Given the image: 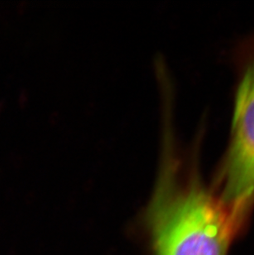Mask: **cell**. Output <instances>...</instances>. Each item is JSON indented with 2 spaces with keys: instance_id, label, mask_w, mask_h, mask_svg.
I'll return each instance as SVG.
<instances>
[{
  "instance_id": "7a4b0ae2",
  "label": "cell",
  "mask_w": 254,
  "mask_h": 255,
  "mask_svg": "<svg viewBox=\"0 0 254 255\" xmlns=\"http://www.w3.org/2000/svg\"><path fill=\"white\" fill-rule=\"evenodd\" d=\"M211 187L233 222L245 227L254 207V38L238 56L230 137Z\"/></svg>"
},
{
  "instance_id": "6da1fadb",
  "label": "cell",
  "mask_w": 254,
  "mask_h": 255,
  "mask_svg": "<svg viewBox=\"0 0 254 255\" xmlns=\"http://www.w3.org/2000/svg\"><path fill=\"white\" fill-rule=\"evenodd\" d=\"M145 220L153 255H228L239 236L192 160H166Z\"/></svg>"
}]
</instances>
